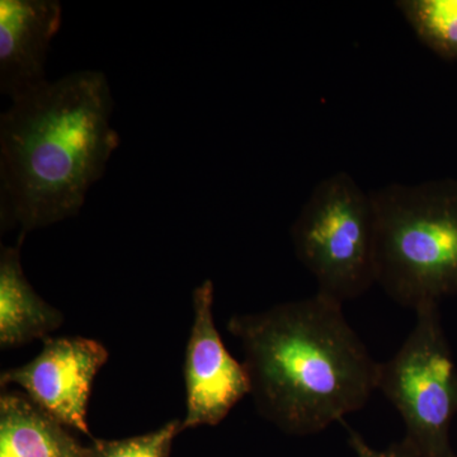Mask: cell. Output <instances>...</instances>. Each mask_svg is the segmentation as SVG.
<instances>
[{
    "label": "cell",
    "instance_id": "obj_11",
    "mask_svg": "<svg viewBox=\"0 0 457 457\" xmlns=\"http://www.w3.org/2000/svg\"><path fill=\"white\" fill-rule=\"evenodd\" d=\"M395 5L422 44L457 62V0H400Z\"/></svg>",
    "mask_w": 457,
    "mask_h": 457
},
{
    "label": "cell",
    "instance_id": "obj_5",
    "mask_svg": "<svg viewBox=\"0 0 457 457\" xmlns=\"http://www.w3.org/2000/svg\"><path fill=\"white\" fill-rule=\"evenodd\" d=\"M416 312L402 347L380 362L378 390L405 426L403 445L416 457H457L450 429L457 416V366L442 326L440 305Z\"/></svg>",
    "mask_w": 457,
    "mask_h": 457
},
{
    "label": "cell",
    "instance_id": "obj_9",
    "mask_svg": "<svg viewBox=\"0 0 457 457\" xmlns=\"http://www.w3.org/2000/svg\"><path fill=\"white\" fill-rule=\"evenodd\" d=\"M26 236L20 234L13 246L0 251V347H20L35 339L49 338L64 323L62 312L33 290L21 263Z\"/></svg>",
    "mask_w": 457,
    "mask_h": 457
},
{
    "label": "cell",
    "instance_id": "obj_2",
    "mask_svg": "<svg viewBox=\"0 0 457 457\" xmlns=\"http://www.w3.org/2000/svg\"><path fill=\"white\" fill-rule=\"evenodd\" d=\"M228 330L242 345L258 413L287 435L324 431L378 392L380 362L324 295L233 315Z\"/></svg>",
    "mask_w": 457,
    "mask_h": 457
},
{
    "label": "cell",
    "instance_id": "obj_8",
    "mask_svg": "<svg viewBox=\"0 0 457 457\" xmlns=\"http://www.w3.org/2000/svg\"><path fill=\"white\" fill-rule=\"evenodd\" d=\"M59 0L0 2V92L14 101L49 82L47 55L62 27Z\"/></svg>",
    "mask_w": 457,
    "mask_h": 457
},
{
    "label": "cell",
    "instance_id": "obj_3",
    "mask_svg": "<svg viewBox=\"0 0 457 457\" xmlns=\"http://www.w3.org/2000/svg\"><path fill=\"white\" fill-rule=\"evenodd\" d=\"M371 192L378 285L417 311L457 296V179L392 183Z\"/></svg>",
    "mask_w": 457,
    "mask_h": 457
},
{
    "label": "cell",
    "instance_id": "obj_6",
    "mask_svg": "<svg viewBox=\"0 0 457 457\" xmlns=\"http://www.w3.org/2000/svg\"><path fill=\"white\" fill-rule=\"evenodd\" d=\"M107 360V348L95 339L49 337L31 362L3 372L0 385H18L35 404L62 425L93 440L87 420L90 393L96 376Z\"/></svg>",
    "mask_w": 457,
    "mask_h": 457
},
{
    "label": "cell",
    "instance_id": "obj_7",
    "mask_svg": "<svg viewBox=\"0 0 457 457\" xmlns=\"http://www.w3.org/2000/svg\"><path fill=\"white\" fill-rule=\"evenodd\" d=\"M194 324L186 350V411L182 431L218 426L251 393L243 363L234 359L213 321V284L206 279L195 288Z\"/></svg>",
    "mask_w": 457,
    "mask_h": 457
},
{
    "label": "cell",
    "instance_id": "obj_1",
    "mask_svg": "<svg viewBox=\"0 0 457 457\" xmlns=\"http://www.w3.org/2000/svg\"><path fill=\"white\" fill-rule=\"evenodd\" d=\"M102 71H80L12 101L0 116V228L27 236L79 215L120 146Z\"/></svg>",
    "mask_w": 457,
    "mask_h": 457
},
{
    "label": "cell",
    "instance_id": "obj_10",
    "mask_svg": "<svg viewBox=\"0 0 457 457\" xmlns=\"http://www.w3.org/2000/svg\"><path fill=\"white\" fill-rule=\"evenodd\" d=\"M0 457H90V449L26 394L3 393Z\"/></svg>",
    "mask_w": 457,
    "mask_h": 457
},
{
    "label": "cell",
    "instance_id": "obj_4",
    "mask_svg": "<svg viewBox=\"0 0 457 457\" xmlns=\"http://www.w3.org/2000/svg\"><path fill=\"white\" fill-rule=\"evenodd\" d=\"M290 234L297 260L317 281V293L343 303L378 285L374 200L345 171L315 186Z\"/></svg>",
    "mask_w": 457,
    "mask_h": 457
},
{
    "label": "cell",
    "instance_id": "obj_13",
    "mask_svg": "<svg viewBox=\"0 0 457 457\" xmlns=\"http://www.w3.org/2000/svg\"><path fill=\"white\" fill-rule=\"evenodd\" d=\"M348 435H350V445L357 457H416L403 445V442L392 445L387 450L378 451L370 447L361 435L350 427H348Z\"/></svg>",
    "mask_w": 457,
    "mask_h": 457
},
{
    "label": "cell",
    "instance_id": "obj_12",
    "mask_svg": "<svg viewBox=\"0 0 457 457\" xmlns=\"http://www.w3.org/2000/svg\"><path fill=\"white\" fill-rule=\"evenodd\" d=\"M182 431V420L165 423L155 431L122 440H96L90 457H170L174 438Z\"/></svg>",
    "mask_w": 457,
    "mask_h": 457
}]
</instances>
